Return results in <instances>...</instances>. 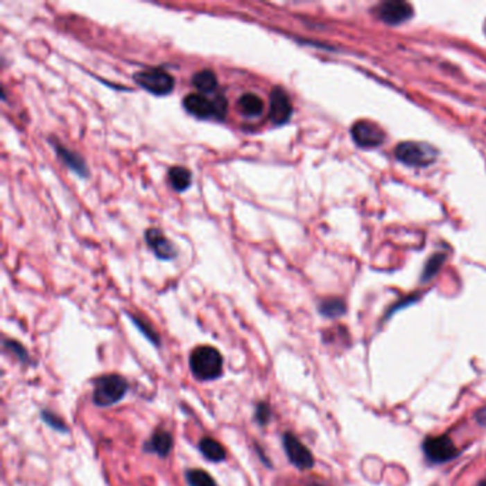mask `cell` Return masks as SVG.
<instances>
[{
    "instance_id": "cell-1",
    "label": "cell",
    "mask_w": 486,
    "mask_h": 486,
    "mask_svg": "<svg viewBox=\"0 0 486 486\" xmlns=\"http://www.w3.org/2000/svg\"><path fill=\"white\" fill-rule=\"evenodd\" d=\"M193 376L201 382L216 381L223 375L224 360L221 352L211 345H200L194 348L189 358Z\"/></svg>"
},
{
    "instance_id": "cell-2",
    "label": "cell",
    "mask_w": 486,
    "mask_h": 486,
    "mask_svg": "<svg viewBox=\"0 0 486 486\" xmlns=\"http://www.w3.org/2000/svg\"><path fill=\"white\" fill-rule=\"evenodd\" d=\"M129 391V382L119 374L101 375L94 381L92 401L96 406L107 408L119 403Z\"/></svg>"
},
{
    "instance_id": "cell-3",
    "label": "cell",
    "mask_w": 486,
    "mask_h": 486,
    "mask_svg": "<svg viewBox=\"0 0 486 486\" xmlns=\"http://www.w3.org/2000/svg\"><path fill=\"white\" fill-rule=\"evenodd\" d=\"M134 80L140 87L156 96H167L174 89V78L164 69L151 67L134 74Z\"/></svg>"
},
{
    "instance_id": "cell-4",
    "label": "cell",
    "mask_w": 486,
    "mask_h": 486,
    "mask_svg": "<svg viewBox=\"0 0 486 486\" xmlns=\"http://www.w3.org/2000/svg\"><path fill=\"white\" fill-rule=\"evenodd\" d=\"M395 156L399 162L408 166L422 167L433 163L438 156V153L432 146H428L425 143L405 141L395 148Z\"/></svg>"
},
{
    "instance_id": "cell-5",
    "label": "cell",
    "mask_w": 486,
    "mask_h": 486,
    "mask_svg": "<svg viewBox=\"0 0 486 486\" xmlns=\"http://www.w3.org/2000/svg\"><path fill=\"white\" fill-rule=\"evenodd\" d=\"M283 448L291 465H294L297 469L309 471L314 467V456L311 451L293 432L283 433Z\"/></svg>"
},
{
    "instance_id": "cell-6",
    "label": "cell",
    "mask_w": 486,
    "mask_h": 486,
    "mask_svg": "<svg viewBox=\"0 0 486 486\" xmlns=\"http://www.w3.org/2000/svg\"><path fill=\"white\" fill-rule=\"evenodd\" d=\"M422 448H424L425 456L431 460L432 464L449 462V460H452L459 453L453 441L449 437H446V435L428 438L424 442Z\"/></svg>"
},
{
    "instance_id": "cell-7",
    "label": "cell",
    "mask_w": 486,
    "mask_h": 486,
    "mask_svg": "<svg viewBox=\"0 0 486 486\" xmlns=\"http://www.w3.org/2000/svg\"><path fill=\"white\" fill-rule=\"evenodd\" d=\"M352 140L364 148L378 147L385 140V133L376 123L368 120L356 121L351 129Z\"/></svg>"
},
{
    "instance_id": "cell-8",
    "label": "cell",
    "mask_w": 486,
    "mask_h": 486,
    "mask_svg": "<svg viewBox=\"0 0 486 486\" xmlns=\"http://www.w3.org/2000/svg\"><path fill=\"white\" fill-rule=\"evenodd\" d=\"M270 120L275 125H281L290 120L293 105L288 93L283 87H274L270 94Z\"/></svg>"
},
{
    "instance_id": "cell-9",
    "label": "cell",
    "mask_w": 486,
    "mask_h": 486,
    "mask_svg": "<svg viewBox=\"0 0 486 486\" xmlns=\"http://www.w3.org/2000/svg\"><path fill=\"white\" fill-rule=\"evenodd\" d=\"M376 13L381 20L388 24H401L413 17L414 10L411 5L402 2V0H390V2L381 3Z\"/></svg>"
},
{
    "instance_id": "cell-10",
    "label": "cell",
    "mask_w": 486,
    "mask_h": 486,
    "mask_svg": "<svg viewBox=\"0 0 486 486\" xmlns=\"http://www.w3.org/2000/svg\"><path fill=\"white\" fill-rule=\"evenodd\" d=\"M146 243L160 260H173L177 257L175 245L163 234L159 228H148L146 234Z\"/></svg>"
},
{
    "instance_id": "cell-11",
    "label": "cell",
    "mask_w": 486,
    "mask_h": 486,
    "mask_svg": "<svg viewBox=\"0 0 486 486\" xmlns=\"http://www.w3.org/2000/svg\"><path fill=\"white\" fill-rule=\"evenodd\" d=\"M184 109L197 119H216L214 101L201 93H190L183 100Z\"/></svg>"
},
{
    "instance_id": "cell-12",
    "label": "cell",
    "mask_w": 486,
    "mask_h": 486,
    "mask_svg": "<svg viewBox=\"0 0 486 486\" xmlns=\"http://www.w3.org/2000/svg\"><path fill=\"white\" fill-rule=\"evenodd\" d=\"M173 446H174L173 435L168 431L159 428L153 432L150 440H147L144 442L143 451L146 453H153V455H157L160 458H167L171 453Z\"/></svg>"
},
{
    "instance_id": "cell-13",
    "label": "cell",
    "mask_w": 486,
    "mask_h": 486,
    "mask_svg": "<svg viewBox=\"0 0 486 486\" xmlns=\"http://www.w3.org/2000/svg\"><path fill=\"white\" fill-rule=\"evenodd\" d=\"M56 155L60 157V160L78 175L80 177H87L89 175V168L87 164L85 163V160L78 155V153H74L73 150L62 146L59 141H52Z\"/></svg>"
},
{
    "instance_id": "cell-14",
    "label": "cell",
    "mask_w": 486,
    "mask_h": 486,
    "mask_svg": "<svg viewBox=\"0 0 486 486\" xmlns=\"http://www.w3.org/2000/svg\"><path fill=\"white\" fill-rule=\"evenodd\" d=\"M198 451L204 458L210 460V462H213V464L224 462V460L227 459L225 448L211 437H204L200 440Z\"/></svg>"
},
{
    "instance_id": "cell-15",
    "label": "cell",
    "mask_w": 486,
    "mask_h": 486,
    "mask_svg": "<svg viewBox=\"0 0 486 486\" xmlns=\"http://www.w3.org/2000/svg\"><path fill=\"white\" fill-rule=\"evenodd\" d=\"M237 107L241 114L247 117H259L264 110V103L261 97L255 93H245L238 98Z\"/></svg>"
},
{
    "instance_id": "cell-16",
    "label": "cell",
    "mask_w": 486,
    "mask_h": 486,
    "mask_svg": "<svg viewBox=\"0 0 486 486\" xmlns=\"http://www.w3.org/2000/svg\"><path fill=\"white\" fill-rule=\"evenodd\" d=\"M168 180H170L171 187L175 191L183 193L187 189H190L193 175H191L189 168L182 167V166H174L168 170Z\"/></svg>"
},
{
    "instance_id": "cell-17",
    "label": "cell",
    "mask_w": 486,
    "mask_h": 486,
    "mask_svg": "<svg viewBox=\"0 0 486 486\" xmlns=\"http://www.w3.org/2000/svg\"><path fill=\"white\" fill-rule=\"evenodd\" d=\"M193 85H194V87L197 90L201 92V94H204V93H214V90L218 86L216 74L210 69H204V70L197 71L193 76Z\"/></svg>"
},
{
    "instance_id": "cell-18",
    "label": "cell",
    "mask_w": 486,
    "mask_h": 486,
    "mask_svg": "<svg viewBox=\"0 0 486 486\" xmlns=\"http://www.w3.org/2000/svg\"><path fill=\"white\" fill-rule=\"evenodd\" d=\"M318 310L327 318H337L345 313V304L340 298H327L320 304Z\"/></svg>"
},
{
    "instance_id": "cell-19",
    "label": "cell",
    "mask_w": 486,
    "mask_h": 486,
    "mask_svg": "<svg viewBox=\"0 0 486 486\" xmlns=\"http://www.w3.org/2000/svg\"><path fill=\"white\" fill-rule=\"evenodd\" d=\"M127 315H129V318L132 320V322L136 325V328L141 332V334L153 344L155 347H160L162 345V340H160V336L157 334V331L153 328L147 321L141 320L140 317L137 315H133V314H129L127 313Z\"/></svg>"
},
{
    "instance_id": "cell-20",
    "label": "cell",
    "mask_w": 486,
    "mask_h": 486,
    "mask_svg": "<svg viewBox=\"0 0 486 486\" xmlns=\"http://www.w3.org/2000/svg\"><path fill=\"white\" fill-rule=\"evenodd\" d=\"M186 480L189 486H218L216 479L204 469H187Z\"/></svg>"
},
{
    "instance_id": "cell-21",
    "label": "cell",
    "mask_w": 486,
    "mask_h": 486,
    "mask_svg": "<svg viewBox=\"0 0 486 486\" xmlns=\"http://www.w3.org/2000/svg\"><path fill=\"white\" fill-rule=\"evenodd\" d=\"M40 417H42V421L50 426L52 429L60 432V433H67L69 432V426L67 424L55 413L50 411V409H42V413H40Z\"/></svg>"
},
{
    "instance_id": "cell-22",
    "label": "cell",
    "mask_w": 486,
    "mask_h": 486,
    "mask_svg": "<svg viewBox=\"0 0 486 486\" xmlns=\"http://www.w3.org/2000/svg\"><path fill=\"white\" fill-rule=\"evenodd\" d=\"M272 419V409L271 406L266 402V401H261L257 403V406H255V411H254V421L257 422L260 426H267Z\"/></svg>"
},
{
    "instance_id": "cell-23",
    "label": "cell",
    "mask_w": 486,
    "mask_h": 486,
    "mask_svg": "<svg viewBox=\"0 0 486 486\" xmlns=\"http://www.w3.org/2000/svg\"><path fill=\"white\" fill-rule=\"evenodd\" d=\"M3 345H5V348H6L8 351H10V352L17 358V360H19L20 363H23V364L31 363V355H29L28 349L24 348L20 342H17V341H15V340H5V341H3Z\"/></svg>"
},
{
    "instance_id": "cell-24",
    "label": "cell",
    "mask_w": 486,
    "mask_h": 486,
    "mask_svg": "<svg viewBox=\"0 0 486 486\" xmlns=\"http://www.w3.org/2000/svg\"><path fill=\"white\" fill-rule=\"evenodd\" d=\"M442 261H444V255L441 254L433 255V257L429 260V263L426 264V268L424 271V279H429L432 275H435V272H437L438 268L441 267Z\"/></svg>"
},
{
    "instance_id": "cell-25",
    "label": "cell",
    "mask_w": 486,
    "mask_h": 486,
    "mask_svg": "<svg viewBox=\"0 0 486 486\" xmlns=\"http://www.w3.org/2000/svg\"><path fill=\"white\" fill-rule=\"evenodd\" d=\"M214 107H216V119L217 120H224L227 110H228V101L224 97V94H217L214 97Z\"/></svg>"
},
{
    "instance_id": "cell-26",
    "label": "cell",
    "mask_w": 486,
    "mask_h": 486,
    "mask_svg": "<svg viewBox=\"0 0 486 486\" xmlns=\"http://www.w3.org/2000/svg\"><path fill=\"white\" fill-rule=\"evenodd\" d=\"M476 421H478L482 426H486V406L482 408L480 411L476 413Z\"/></svg>"
},
{
    "instance_id": "cell-27",
    "label": "cell",
    "mask_w": 486,
    "mask_h": 486,
    "mask_svg": "<svg viewBox=\"0 0 486 486\" xmlns=\"http://www.w3.org/2000/svg\"><path fill=\"white\" fill-rule=\"evenodd\" d=\"M479 486H486V479H485V480H482V482L479 483Z\"/></svg>"
},
{
    "instance_id": "cell-28",
    "label": "cell",
    "mask_w": 486,
    "mask_h": 486,
    "mask_svg": "<svg viewBox=\"0 0 486 486\" xmlns=\"http://www.w3.org/2000/svg\"><path fill=\"white\" fill-rule=\"evenodd\" d=\"M306 486H324V485H318V483H311V485H306Z\"/></svg>"
}]
</instances>
